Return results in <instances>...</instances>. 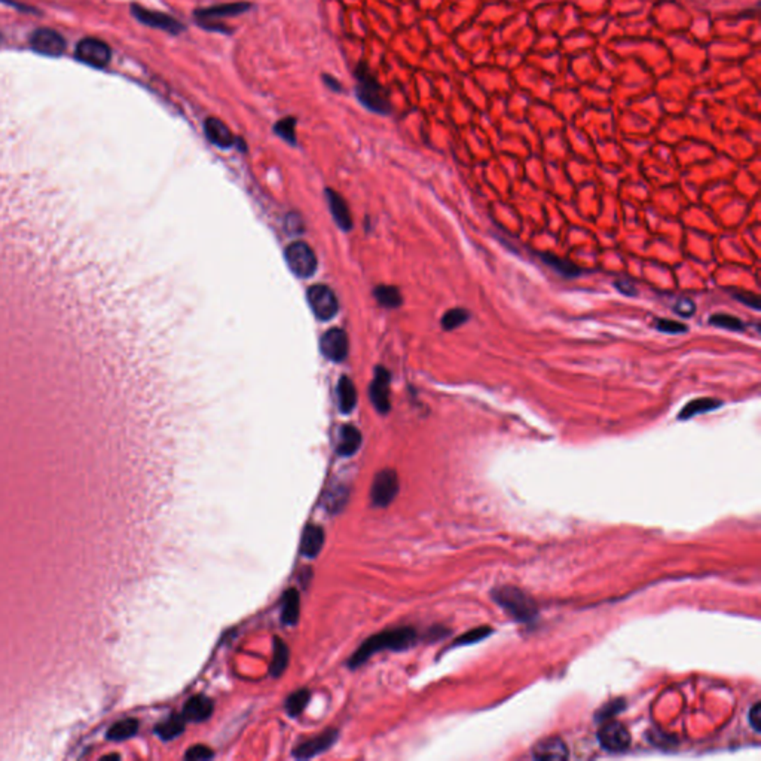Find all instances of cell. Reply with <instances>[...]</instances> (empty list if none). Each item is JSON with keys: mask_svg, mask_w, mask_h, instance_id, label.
<instances>
[{"mask_svg": "<svg viewBox=\"0 0 761 761\" xmlns=\"http://www.w3.org/2000/svg\"><path fill=\"white\" fill-rule=\"evenodd\" d=\"M709 324L715 328L732 330V332H741L745 329V324L742 320L736 318L729 314H715L709 317Z\"/></svg>", "mask_w": 761, "mask_h": 761, "instance_id": "obj_33", "label": "cell"}, {"mask_svg": "<svg viewBox=\"0 0 761 761\" xmlns=\"http://www.w3.org/2000/svg\"><path fill=\"white\" fill-rule=\"evenodd\" d=\"M185 724H186V720L183 718L182 714L171 715L169 720H165L156 725L155 733L158 735L162 741H171L185 732Z\"/></svg>", "mask_w": 761, "mask_h": 761, "instance_id": "obj_26", "label": "cell"}, {"mask_svg": "<svg viewBox=\"0 0 761 761\" xmlns=\"http://www.w3.org/2000/svg\"><path fill=\"white\" fill-rule=\"evenodd\" d=\"M300 615V597L296 589L286 590L282 601V622L293 626L298 623Z\"/></svg>", "mask_w": 761, "mask_h": 761, "instance_id": "obj_23", "label": "cell"}, {"mask_svg": "<svg viewBox=\"0 0 761 761\" xmlns=\"http://www.w3.org/2000/svg\"><path fill=\"white\" fill-rule=\"evenodd\" d=\"M346 498H348V489L346 488L335 486L329 489V492H326V500H324L326 509H329L332 513H337L345 505Z\"/></svg>", "mask_w": 761, "mask_h": 761, "instance_id": "obj_32", "label": "cell"}, {"mask_svg": "<svg viewBox=\"0 0 761 761\" xmlns=\"http://www.w3.org/2000/svg\"><path fill=\"white\" fill-rule=\"evenodd\" d=\"M215 757V754H213L211 749L206 745H195V746H190L187 749V753L185 754V758L186 760H190V761H201V760H210Z\"/></svg>", "mask_w": 761, "mask_h": 761, "instance_id": "obj_35", "label": "cell"}, {"mask_svg": "<svg viewBox=\"0 0 761 761\" xmlns=\"http://www.w3.org/2000/svg\"><path fill=\"white\" fill-rule=\"evenodd\" d=\"M399 494V476L391 468L380 470L374 479L371 498L376 507H387Z\"/></svg>", "mask_w": 761, "mask_h": 761, "instance_id": "obj_6", "label": "cell"}, {"mask_svg": "<svg viewBox=\"0 0 761 761\" xmlns=\"http://www.w3.org/2000/svg\"><path fill=\"white\" fill-rule=\"evenodd\" d=\"M721 406H723V401L717 400V399H711V397L695 399V400L689 401L687 405L681 409L678 420L679 421H687V420L695 418L696 415H700V413H708V412H712V410H717Z\"/></svg>", "mask_w": 761, "mask_h": 761, "instance_id": "obj_21", "label": "cell"}, {"mask_svg": "<svg viewBox=\"0 0 761 761\" xmlns=\"http://www.w3.org/2000/svg\"><path fill=\"white\" fill-rule=\"evenodd\" d=\"M601 746L611 753H622L631 745V735L626 727L617 721L604 724L598 732Z\"/></svg>", "mask_w": 761, "mask_h": 761, "instance_id": "obj_9", "label": "cell"}, {"mask_svg": "<svg viewBox=\"0 0 761 761\" xmlns=\"http://www.w3.org/2000/svg\"><path fill=\"white\" fill-rule=\"evenodd\" d=\"M539 257L547 266H551L555 272L565 278H576L583 274V270L580 266L568 259H564V257L555 256L552 253H540Z\"/></svg>", "mask_w": 761, "mask_h": 761, "instance_id": "obj_22", "label": "cell"}, {"mask_svg": "<svg viewBox=\"0 0 761 761\" xmlns=\"http://www.w3.org/2000/svg\"><path fill=\"white\" fill-rule=\"evenodd\" d=\"M494 599L516 620L528 622L535 617L534 602L516 587H500L494 592Z\"/></svg>", "mask_w": 761, "mask_h": 761, "instance_id": "obj_3", "label": "cell"}, {"mask_svg": "<svg viewBox=\"0 0 761 761\" xmlns=\"http://www.w3.org/2000/svg\"><path fill=\"white\" fill-rule=\"evenodd\" d=\"M274 131L278 137H282L289 144H296V118L287 116L279 119L274 127Z\"/></svg>", "mask_w": 761, "mask_h": 761, "instance_id": "obj_31", "label": "cell"}, {"mask_svg": "<svg viewBox=\"0 0 761 761\" xmlns=\"http://www.w3.org/2000/svg\"><path fill=\"white\" fill-rule=\"evenodd\" d=\"M286 262L295 275L300 278L312 277L317 271V256L304 241H295L289 244L284 252Z\"/></svg>", "mask_w": 761, "mask_h": 761, "instance_id": "obj_4", "label": "cell"}, {"mask_svg": "<svg viewBox=\"0 0 761 761\" xmlns=\"http://www.w3.org/2000/svg\"><path fill=\"white\" fill-rule=\"evenodd\" d=\"M324 531L318 525L309 523L305 527L304 532H302L300 540V553L308 559H314L320 555L323 546H324Z\"/></svg>", "mask_w": 761, "mask_h": 761, "instance_id": "obj_17", "label": "cell"}, {"mask_svg": "<svg viewBox=\"0 0 761 761\" xmlns=\"http://www.w3.org/2000/svg\"><path fill=\"white\" fill-rule=\"evenodd\" d=\"M355 95L357 100L367 109L378 115H388L391 106L387 97V91L378 82L372 70L366 63H359L355 67Z\"/></svg>", "mask_w": 761, "mask_h": 761, "instance_id": "obj_2", "label": "cell"}, {"mask_svg": "<svg viewBox=\"0 0 761 761\" xmlns=\"http://www.w3.org/2000/svg\"><path fill=\"white\" fill-rule=\"evenodd\" d=\"M417 643V631L410 628V626H403V628H396L384 631L378 635H374L366 640L355 653L348 660V666L351 669L360 668L364 662H367L375 653L391 650V652H401L406 648L412 647Z\"/></svg>", "mask_w": 761, "mask_h": 761, "instance_id": "obj_1", "label": "cell"}, {"mask_svg": "<svg viewBox=\"0 0 761 761\" xmlns=\"http://www.w3.org/2000/svg\"><path fill=\"white\" fill-rule=\"evenodd\" d=\"M139 732V721L136 718H125L110 727L106 737L109 741H127Z\"/></svg>", "mask_w": 761, "mask_h": 761, "instance_id": "obj_27", "label": "cell"}, {"mask_svg": "<svg viewBox=\"0 0 761 761\" xmlns=\"http://www.w3.org/2000/svg\"><path fill=\"white\" fill-rule=\"evenodd\" d=\"M75 55L81 63L102 69V67H106L109 64L112 51L109 45L103 40L95 38H86L77 43Z\"/></svg>", "mask_w": 761, "mask_h": 761, "instance_id": "obj_8", "label": "cell"}, {"mask_svg": "<svg viewBox=\"0 0 761 761\" xmlns=\"http://www.w3.org/2000/svg\"><path fill=\"white\" fill-rule=\"evenodd\" d=\"M131 13H132L134 17H136L141 22V24L148 26V27L167 31V33H170V35H174V36L180 35L182 31H185V26L182 24V22L178 20H176L174 17L169 15V14L158 13V10H151V9H146V8H143L140 5H132L131 6Z\"/></svg>", "mask_w": 761, "mask_h": 761, "instance_id": "obj_7", "label": "cell"}, {"mask_svg": "<svg viewBox=\"0 0 761 761\" xmlns=\"http://www.w3.org/2000/svg\"><path fill=\"white\" fill-rule=\"evenodd\" d=\"M198 26L203 27L204 30L210 31H220V33H231V29H228L225 24H222L217 20H197Z\"/></svg>", "mask_w": 761, "mask_h": 761, "instance_id": "obj_39", "label": "cell"}, {"mask_svg": "<svg viewBox=\"0 0 761 761\" xmlns=\"http://www.w3.org/2000/svg\"><path fill=\"white\" fill-rule=\"evenodd\" d=\"M320 346H321V353L326 359L335 363H341L342 360L346 359V355H348V350H350L348 335H346L345 330L342 329H330L321 337Z\"/></svg>", "mask_w": 761, "mask_h": 761, "instance_id": "obj_11", "label": "cell"}, {"mask_svg": "<svg viewBox=\"0 0 761 761\" xmlns=\"http://www.w3.org/2000/svg\"><path fill=\"white\" fill-rule=\"evenodd\" d=\"M470 318V312L464 308H452L449 311L445 312V316L442 317V328L445 330H454L456 328H460L461 324L467 323Z\"/></svg>", "mask_w": 761, "mask_h": 761, "instance_id": "obj_30", "label": "cell"}, {"mask_svg": "<svg viewBox=\"0 0 761 761\" xmlns=\"http://www.w3.org/2000/svg\"><path fill=\"white\" fill-rule=\"evenodd\" d=\"M338 736H339V732L337 729H329L324 733L312 737V739L296 746V749L293 751V757L299 760H308V758L326 753L328 749L338 741Z\"/></svg>", "mask_w": 761, "mask_h": 761, "instance_id": "obj_12", "label": "cell"}, {"mask_svg": "<svg viewBox=\"0 0 761 761\" xmlns=\"http://www.w3.org/2000/svg\"><path fill=\"white\" fill-rule=\"evenodd\" d=\"M362 446V433L354 425H344L339 433V443L337 452L341 456H351Z\"/></svg>", "mask_w": 761, "mask_h": 761, "instance_id": "obj_20", "label": "cell"}, {"mask_svg": "<svg viewBox=\"0 0 761 761\" xmlns=\"http://www.w3.org/2000/svg\"><path fill=\"white\" fill-rule=\"evenodd\" d=\"M674 311L681 317H691L695 314L696 305L690 298H679L674 307Z\"/></svg>", "mask_w": 761, "mask_h": 761, "instance_id": "obj_37", "label": "cell"}, {"mask_svg": "<svg viewBox=\"0 0 761 761\" xmlns=\"http://www.w3.org/2000/svg\"><path fill=\"white\" fill-rule=\"evenodd\" d=\"M213 709H215V705H213V700L210 698L204 695H197L186 702L182 715L186 721L203 723L211 717Z\"/></svg>", "mask_w": 761, "mask_h": 761, "instance_id": "obj_16", "label": "cell"}, {"mask_svg": "<svg viewBox=\"0 0 761 761\" xmlns=\"http://www.w3.org/2000/svg\"><path fill=\"white\" fill-rule=\"evenodd\" d=\"M308 304L318 320L328 321L332 320L339 309V304L337 295L333 293V290L324 284H316L308 289Z\"/></svg>", "mask_w": 761, "mask_h": 761, "instance_id": "obj_5", "label": "cell"}, {"mask_svg": "<svg viewBox=\"0 0 761 761\" xmlns=\"http://www.w3.org/2000/svg\"><path fill=\"white\" fill-rule=\"evenodd\" d=\"M290 662V650L282 638H274V656L270 668V674L274 678L282 677Z\"/></svg>", "mask_w": 761, "mask_h": 761, "instance_id": "obj_25", "label": "cell"}, {"mask_svg": "<svg viewBox=\"0 0 761 761\" xmlns=\"http://www.w3.org/2000/svg\"><path fill=\"white\" fill-rule=\"evenodd\" d=\"M326 198H328L330 213L335 222H337V225L345 232L350 231L353 228V217H351V213H350L348 204H346V201L342 198L341 194L335 192V190L332 189L326 190Z\"/></svg>", "mask_w": 761, "mask_h": 761, "instance_id": "obj_18", "label": "cell"}, {"mask_svg": "<svg viewBox=\"0 0 761 761\" xmlns=\"http://www.w3.org/2000/svg\"><path fill=\"white\" fill-rule=\"evenodd\" d=\"M357 405V390L353 380L342 376L338 383V406L342 413H351Z\"/></svg>", "mask_w": 761, "mask_h": 761, "instance_id": "obj_24", "label": "cell"}, {"mask_svg": "<svg viewBox=\"0 0 761 761\" xmlns=\"http://www.w3.org/2000/svg\"><path fill=\"white\" fill-rule=\"evenodd\" d=\"M532 757L537 760H565L568 748L561 737H549L534 746Z\"/></svg>", "mask_w": 761, "mask_h": 761, "instance_id": "obj_19", "label": "cell"}, {"mask_svg": "<svg viewBox=\"0 0 761 761\" xmlns=\"http://www.w3.org/2000/svg\"><path fill=\"white\" fill-rule=\"evenodd\" d=\"M615 287H617V290L620 293L626 295V296H635L636 295V289L635 286L631 283V282H624V279H619V282H615L614 284Z\"/></svg>", "mask_w": 761, "mask_h": 761, "instance_id": "obj_41", "label": "cell"}, {"mask_svg": "<svg viewBox=\"0 0 761 761\" xmlns=\"http://www.w3.org/2000/svg\"><path fill=\"white\" fill-rule=\"evenodd\" d=\"M309 698V691L305 689H300L295 691L293 695H290L286 700V711L290 717H298L299 714H302V711L307 708Z\"/></svg>", "mask_w": 761, "mask_h": 761, "instance_id": "obj_29", "label": "cell"}, {"mask_svg": "<svg viewBox=\"0 0 761 761\" xmlns=\"http://www.w3.org/2000/svg\"><path fill=\"white\" fill-rule=\"evenodd\" d=\"M204 132L210 143L222 149H229L237 144V139L225 122L217 118H207L204 122Z\"/></svg>", "mask_w": 761, "mask_h": 761, "instance_id": "obj_14", "label": "cell"}, {"mask_svg": "<svg viewBox=\"0 0 761 761\" xmlns=\"http://www.w3.org/2000/svg\"><path fill=\"white\" fill-rule=\"evenodd\" d=\"M31 48L48 57H59L66 51L64 38L52 29H39L30 36Z\"/></svg>", "mask_w": 761, "mask_h": 761, "instance_id": "obj_10", "label": "cell"}, {"mask_svg": "<svg viewBox=\"0 0 761 761\" xmlns=\"http://www.w3.org/2000/svg\"><path fill=\"white\" fill-rule=\"evenodd\" d=\"M735 298H736L737 300H739L741 304H744V305H746V307H749V308H753V309H755V311L760 309V299H758V296L754 295V293H749V292H737V293H735Z\"/></svg>", "mask_w": 761, "mask_h": 761, "instance_id": "obj_38", "label": "cell"}, {"mask_svg": "<svg viewBox=\"0 0 761 761\" xmlns=\"http://www.w3.org/2000/svg\"><path fill=\"white\" fill-rule=\"evenodd\" d=\"M749 724H751L755 732L761 730V705L755 703L749 711Z\"/></svg>", "mask_w": 761, "mask_h": 761, "instance_id": "obj_40", "label": "cell"}, {"mask_svg": "<svg viewBox=\"0 0 761 761\" xmlns=\"http://www.w3.org/2000/svg\"><path fill=\"white\" fill-rule=\"evenodd\" d=\"M323 81H324V84H326V86H329V88L332 89V91H335V93L342 91V86H341L339 81L335 79V77H332V76H329V75H324V76H323Z\"/></svg>", "mask_w": 761, "mask_h": 761, "instance_id": "obj_42", "label": "cell"}, {"mask_svg": "<svg viewBox=\"0 0 761 761\" xmlns=\"http://www.w3.org/2000/svg\"><path fill=\"white\" fill-rule=\"evenodd\" d=\"M252 3L247 2H235V3H222L213 5L208 8H201L195 10V20H220L226 17H237L252 8Z\"/></svg>", "mask_w": 761, "mask_h": 761, "instance_id": "obj_15", "label": "cell"}, {"mask_svg": "<svg viewBox=\"0 0 761 761\" xmlns=\"http://www.w3.org/2000/svg\"><path fill=\"white\" fill-rule=\"evenodd\" d=\"M656 329L663 332V333H669V335H678V333H686L689 330V328L686 326V324H682L679 321H675V320H670V318H657L656 320Z\"/></svg>", "mask_w": 761, "mask_h": 761, "instance_id": "obj_34", "label": "cell"}, {"mask_svg": "<svg viewBox=\"0 0 761 761\" xmlns=\"http://www.w3.org/2000/svg\"><path fill=\"white\" fill-rule=\"evenodd\" d=\"M376 300L385 308H397L401 305V293L397 287L379 286L374 292Z\"/></svg>", "mask_w": 761, "mask_h": 761, "instance_id": "obj_28", "label": "cell"}, {"mask_svg": "<svg viewBox=\"0 0 761 761\" xmlns=\"http://www.w3.org/2000/svg\"><path fill=\"white\" fill-rule=\"evenodd\" d=\"M369 396H371L372 405L376 408L379 413H388L391 403H390V374L384 367H376L375 376L371 384V390H369Z\"/></svg>", "mask_w": 761, "mask_h": 761, "instance_id": "obj_13", "label": "cell"}, {"mask_svg": "<svg viewBox=\"0 0 761 761\" xmlns=\"http://www.w3.org/2000/svg\"><path fill=\"white\" fill-rule=\"evenodd\" d=\"M491 633V629L489 628H479V629H475L472 632H468L466 635H463L461 638H458V640L455 641V645H464V644H473V643H477L480 640H484L485 636H488Z\"/></svg>", "mask_w": 761, "mask_h": 761, "instance_id": "obj_36", "label": "cell"}]
</instances>
